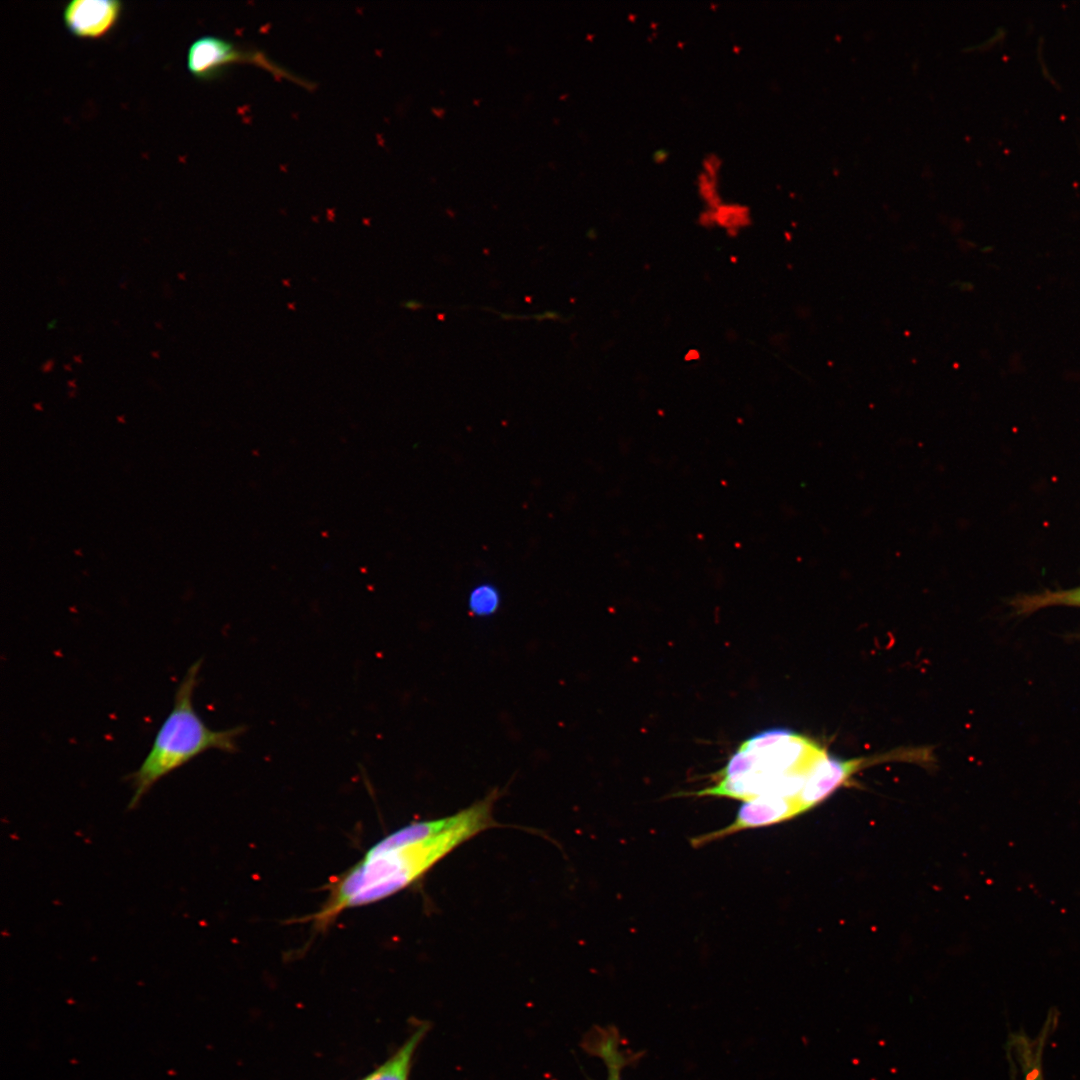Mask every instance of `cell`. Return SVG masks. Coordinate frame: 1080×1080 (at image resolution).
Listing matches in <instances>:
<instances>
[{
	"mask_svg": "<svg viewBox=\"0 0 1080 1080\" xmlns=\"http://www.w3.org/2000/svg\"><path fill=\"white\" fill-rule=\"evenodd\" d=\"M121 10L122 3L117 0H73L66 4L63 19L74 36L95 39L115 26Z\"/></svg>",
	"mask_w": 1080,
	"mask_h": 1080,
	"instance_id": "52a82bcc",
	"label": "cell"
},
{
	"mask_svg": "<svg viewBox=\"0 0 1080 1080\" xmlns=\"http://www.w3.org/2000/svg\"><path fill=\"white\" fill-rule=\"evenodd\" d=\"M201 666L202 659H198L187 669L176 689L173 708L157 731L151 749L127 777L133 789L129 809H135L157 781L203 752L238 750L237 739L246 731L245 726L212 730L194 709L193 695Z\"/></svg>",
	"mask_w": 1080,
	"mask_h": 1080,
	"instance_id": "7a4b0ae2",
	"label": "cell"
},
{
	"mask_svg": "<svg viewBox=\"0 0 1080 1080\" xmlns=\"http://www.w3.org/2000/svg\"><path fill=\"white\" fill-rule=\"evenodd\" d=\"M872 762L868 759H836L825 752L810 769L799 795L802 813L817 806L846 783L852 774Z\"/></svg>",
	"mask_w": 1080,
	"mask_h": 1080,
	"instance_id": "8992f818",
	"label": "cell"
},
{
	"mask_svg": "<svg viewBox=\"0 0 1080 1080\" xmlns=\"http://www.w3.org/2000/svg\"><path fill=\"white\" fill-rule=\"evenodd\" d=\"M826 750L788 729H770L744 741L718 773L719 779L743 775L780 778L807 774Z\"/></svg>",
	"mask_w": 1080,
	"mask_h": 1080,
	"instance_id": "3957f363",
	"label": "cell"
},
{
	"mask_svg": "<svg viewBox=\"0 0 1080 1080\" xmlns=\"http://www.w3.org/2000/svg\"><path fill=\"white\" fill-rule=\"evenodd\" d=\"M428 1028L420 1024L389 1059L361 1080H409L414 1054Z\"/></svg>",
	"mask_w": 1080,
	"mask_h": 1080,
	"instance_id": "9c48e42d",
	"label": "cell"
},
{
	"mask_svg": "<svg viewBox=\"0 0 1080 1080\" xmlns=\"http://www.w3.org/2000/svg\"><path fill=\"white\" fill-rule=\"evenodd\" d=\"M499 796L494 789L453 815L416 821L388 834L331 881L326 901L308 920L325 929L344 911L407 888L459 845L491 827Z\"/></svg>",
	"mask_w": 1080,
	"mask_h": 1080,
	"instance_id": "6da1fadb",
	"label": "cell"
},
{
	"mask_svg": "<svg viewBox=\"0 0 1080 1080\" xmlns=\"http://www.w3.org/2000/svg\"><path fill=\"white\" fill-rule=\"evenodd\" d=\"M799 815H801L800 808L793 799L769 795L759 796L745 801L732 823L719 830L692 838L691 844L698 848L743 830L778 824Z\"/></svg>",
	"mask_w": 1080,
	"mask_h": 1080,
	"instance_id": "5b68a950",
	"label": "cell"
},
{
	"mask_svg": "<svg viewBox=\"0 0 1080 1080\" xmlns=\"http://www.w3.org/2000/svg\"><path fill=\"white\" fill-rule=\"evenodd\" d=\"M1015 1043L1023 1080H1044L1041 1062L1044 1037L1032 1042L1027 1037L1021 1036L1016 1038Z\"/></svg>",
	"mask_w": 1080,
	"mask_h": 1080,
	"instance_id": "8fae6325",
	"label": "cell"
},
{
	"mask_svg": "<svg viewBox=\"0 0 1080 1080\" xmlns=\"http://www.w3.org/2000/svg\"><path fill=\"white\" fill-rule=\"evenodd\" d=\"M500 603L499 593L488 583L475 587L469 595L468 605L471 612L479 616H488L497 610Z\"/></svg>",
	"mask_w": 1080,
	"mask_h": 1080,
	"instance_id": "7c38bea8",
	"label": "cell"
},
{
	"mask_svg": "<svg viewBox=\"0 0 1080 1080\" xmlns=\"http://www.w3.org/2000/svg\"><path fill=\"white\" fill-rule=\"evenodd\" d=\"M592 1054L599 1056L607 1068L606 1080H621L623 1068L637 1055L622 1047V1039L614 1028H599L586 1041Z\"/></svg>",
	"mask_w": 1080,
	"mask_h": 1080,
	"instance_id": "ba28073f",
	"label": "cell"
},
{
	"mask_svg": "<svg viewBox=\"0 0 1080 1080\" xmlns=\"http://www.w3.org/2000/svg\"><path fill=\"white\" fill-rule=\"evenodd\" d=\"M235 64H253L267 70L274 76L287 78L302 86L311 87L306 81L272 61L264 52L256 49L241 48L235 43L217 36L207 35L196 39L187 52V68L194 77L201 80L217 78L229 66Z\"/></svg>",
	"mask_w": 1080,
	"mask_h": 1080,
	"instance_id": "277c9868",
	"label": "cell"
},
{
	"mask_svg": "<svg viewBox=\"0 0 1080 1080\" xmlns=\"http://www.w3.org/2000/svg\"><path fill=\"white\" fill-rule=\"evenodd\" d=\"M1010 605L1017 615L1025 616L1050 606L1080 607V586L1067 590L1020 594L1010 601Z\"/></svg>",
	"mask_w": 1080,
	"mask_h": 1080,
	"instance_id": "30bf717a",
	"label": "cell"
}]
</instances>
